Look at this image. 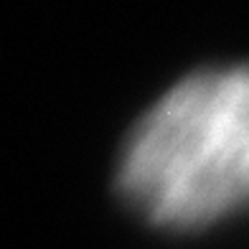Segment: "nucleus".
Returning a JSON list of instances; mask_svg holds the SVG:
<instances>
[{"label": "nucleus", "instance_id": "1", "mask_svg": "<svg viewBox=\"0 0 249 249\" xmlns=\"http://www.w3.org/2000/svg\"><path fill=\"white\" fill-rule=\"evenodd\" d=\"M120 188L165 229H201L249 209V66L198 71L132 130Z\"/></svg>", "mask_w": 249, "mask_h": 249}]
</instances>
